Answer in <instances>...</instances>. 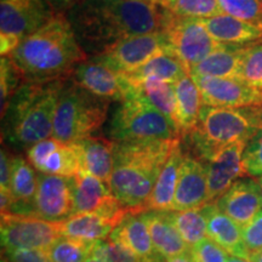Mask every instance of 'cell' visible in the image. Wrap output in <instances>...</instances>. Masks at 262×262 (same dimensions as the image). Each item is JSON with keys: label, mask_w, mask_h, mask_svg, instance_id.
Returning a JSON list of instances; mask_svg holds the SVG:
<instances>
[{"label": "cell", "mask_w": 262, "mask_h": 262, "mask_svg": "<svg viewBox=\"0 0 262 262\" xmlns=\"http://www.w3.org/2000/svg\"><path fill=\"white\" fill-rule=\"evenodd\" d=\"M84 262H98V261H97L96 258H95V257L91 256V255H89V256L86 257V260H85Z\"/></svg>", "instance_id": "c3c4849f"}, {"label": "cell", "mask_w": 262, "mask_h": 262, "mask_svg": "<svg viewBox=\"0 0 262 262\" xmlns=\"http://www.w3.org/2000/svg\"><path fill=\"white\" fill-rule=\"evenodd\" d=\"M26 156L33 168L47 175L73 178L81 170L80 158L74 145L63 143L54 137L35 143Z\"/></svg>", "instance_id": "2e32d148"}, {"label": "cell", "mask_w": 262, "mask_h": 262, "mask_svg": "<svg viewBox=\"0 0 262 262\" xmlns=\"http://www.w3.org/2000/svg\"><path fill=\"white\" fill-rule=\"evenodd\" d=\"M38 187V173L22 156H12L10 191L14 198L10 214L32 216V204Z\"/></svg>", "instance_id": "d4e9b609"}, {"label": "cell", "mask_w": 262, "mask_h": 262, "mask_svg": "<svg viewBox=\"0 0 262 262\" xmlns=\"http://www.w3.org/2000/svg\"><path fill=\"white\" fill-rule=\"evenodd\" d=\"M24 77L19 73L14 62L9 56L0 60V106L4 112L10 100L14 96L18 88L24 84Z\"/></svg>", "instance_id": "8d00e7d4"}, {"label": "cell", "mask_w": 262, "mask_h": 262, "mask_svg": "<svg viewBox=\"0 0 262 262\" xmlns=\"http://www.w3.org/2000/svg\"><path fill=\"white\" fill-rule=\"evenodd\" d=\"M158 5L181 17L203 19L224 14L217 0H158Z\"/></svg>", "instance_id": "d6a6232c"}, {"label": "cell", "mask_w": 262, "mask_h": 262, "mask_svg": "<svg viewBox=\"0 0 262 262\" xmlns=\"http://www.w3.org/2000/svg\"><path fill=\"white\" fill-rule=\"evenodd\" d=\"M145 2H148V3H153V4H158V0H145Z\"/></svg>", "instance_id": "f907efd6"}, {"label": "cell", "mask_w": 262, "mask_h": 262, "mask_svg": "<svg viewBox=\"0 0 262 262\" xmlns=\"http://www.w3.org/2000/svg\"><path fill=\"white\" fill-rule=\"evenodd\" d=\"M250 260L253 262H262V251L256 255H253V256L250 257Z\"/></svg>", "instance_id": "7dc6e473"}, {"label": "cell", "mask_w": 262, "mask_h": 262, "mask_svg": "<svg viewBox=\"0 0 262 262\" xmlns=\"http://www.w3.org/2000/svg\"><path fill=\"white\" fill-rule=\"evenodd\" d=\"M110 239L129 249L142 262L166 261L153 244L148 227L141 214L129 212L124 220L113 229Z\"/></svg>", "instance_id": "ffe728a7"}, {"label": "cell", "mask_w": 262, "mask_h": 262, "mask_svg": "<svg viewBox=\"0 0 262 262\" xmlns=\"http://www.w3.org/2000/svg\"><path fill=\"white\" fill-rule=\"evenodd\" d=\"M245 146L247 142L234 143L206 163L209 203L217 202L235 181L248 175L243 163Z\"/></svg>", "instance_id": "ac0fdd59"}, {"label": "cell", "mask_w": 262, "mask_h": 262, "mask_svg": "<svg viewBox=\"0 0 262 262\" xmlns=\"http://www.w3.org/2000/svg\"><path fill=\"white\" fill-rule=\"evenodd\" d=\"M58 226L61 235L79 239L86 243L110 238L112 231L117 227L113 221L96 212L74 214L64 221L58 222Z\"/></svg>", "instance_id": "f1b7e54d"}, {"label": "cell", "mask_w": 262, "mask_h": 262, "mask_svg": "<svg viewBox=\"0 0 262 262\" xmlns=\"http://www.w3.org/2000/svg\"><path fill=\"white\" fill-rule=\"evenodd\" d=\"M110 103L68 79L58 98L52 137L70 145L91 137L106 122Z\"/></svg>", "instance_id": "52a82bcc"}, {"label": "cell", "mask_w": 262, "mask_h": 262, "mask_svg": "<svg viewBox=\"0 0 262 262\" xmlns=\"http://www.w3.org/2000/svg\"><path fill=\"white\" fill-rule=\"evenodd\" d=\"M226 262H253L250 258H243V257H238V256H229L228 260Z\"/></svg>", "instance_id": "bcb514c9"}, {"label": "cell", "mask_w": 262, "mask_h": 262, "mask_svg": "<svg viewBox=\"0 0 262 262\" xmlns=\"http://www.w3.org/2000/svg\"><path fill=\"white\" fill-rule=\"evenodd\" d=\"M9 57L25 81L37 83L71 79L75 68L89 58L64 14H55Z\"/></svg>", "instance_id": "7a4b0ae2"}, {"label": "cell", "mask_w": 262, "mask_h": 262, "mask_svg": "<svg viewBox=\"0 0 262 262\" xmlns=\"http://www.w3.org/2000/svg\"><path fill=\"white\" fill-rule=\"evenodd\" d=\"M215 203L235 224L244 227L262 210V194L258 181L254 179H239Z\"/></svg>", "instance_id": "d6986e66"}, {"label": "cell", "mask_w": 262, "mask_h": 262, "mask_svg": "<svg viewBox=\"0 0 262 262\" xmlns=\"http://www.w3.org/2000/svg\"><path fill=\"white\" fill-rule=\"evenodd\" d=\"M183 142L180 140L170 153L169 158L166 159L163 165L157 182L150 193V196L147 203L146 211H171L173 198H175L176 187L180 176L183 158H185L186 150L183 149Z\"/></svg>", "instance_id": "603a6c76"}, {"label": "cell", "mask_w": 262, "mask_h": 262, "mask_svg": "<svg viewBox=\"0 0 262 262\" xmlns=\"http://www.w3.org/2000/svg\"><path fill=\"white\" fill-rule=\"evenodd\" d=\"M47 0H0V55L10 56L21 41L54 16Z\"/></svg>", "instance_id": "9c48e42d"}, {"label": "cell", "mask_w": 262, "mask_h": 262, "mask_svg": "<svg viewBox=\"0 0 262 262\" xmlns=\"http://www.w3.org/2000/svg\"><path fill=\"white\" fill-rule=\"evenodd\" d=\"M2 262H10L8 258H2Z\"/></svg>", "instance_id": "816d5d0a"}, {"label": "cell", "mask_w": 262, "mask_h": 262, "mask_svg": "<svg viewBox=\"0 0 262 262\" xmlns=\"http://www.w3.org/2000/svg\"><path fill=\"white\" fill-rule=\"evenodd\" d=\"M191 255L195 262H226L229 257L225 249L208 237L191 248Z\"/></svg>", "instance_id": "ab89813d"}, {"label": "cell", "mask_w": 262, "mask_h": 262, "mask_svg": "<svg viewBox=\"0 0 262 262\" xmlns=\"http://www.w3.org/2000/svg\"><path fill=\"white\" fill-rule=\"evenodd\" d=\"M5 255L10 262H54L47 250H38V249L5 250Z\"/></svg>", "instance_id": "b9f144b4"}, {"label": "cell", "mask_w": 262, "mask_h": 262, "mask_svg": "<svg viewBox=\"0 0 262 262\" xmlns=\"http://www.w3.org/2000/svg\"><path fill=\"white\" fill-rule=\"evenodd\" d=\"M180 140L146 143H116L114 168L108 187L124 208L145 212L163 165Z\"/></svg>", "instance_id": "277c9868"}, {"label": "cell", "mask_w": 262, "mask_h": 262, "mask_svg": "<svg viewBox=\"0 0 262 262\" xmlns=\"http://www.w3.org/2000/svg\"><path fill=\"white\" fill-rule=\"evenodd\" d=\"M206 220L208 238L214 241L232 256L250 258L242 235V227L219 209L216 203L202 206Z\"/></svg>", "instance_id": "44dd1931"}, {"label": "cell", "mask_w": 262, "mask_h": 262, "mask_svg": "<svg viewBox=\"0 0 262 262\" xmlns=\"http://www.w3.org/2000/svg\"><path fill=\"white\" fill-rule=\"evenodd\" d=\"M170 216L189 249L208 237L206 220L202 208L183 211H170Z\"/></svg>", "instance_id": "1f68e13d"}, {"label": "cell", "mask_w": 262, "mask_h": 262, "mask_svg": "<svg viewBox=\"0 0 262 262\" xmlns=\"http://www.w3.org/2000/svg\"><path fill=\"white\" fill-rule=\"evenodd\" d=\"M131 88H134L141 96L145 97L152 106H155L176 125V96L173 84L158 79H147Z\"/></svg>", "instance_id": "4dcf8cb0"}, {"label": "cell", "mask_w": 262, "mask_h": 262, "mask_svg": "<svg viewBox=\"0 0 262 262\" xmlns=\"http://www.w3.org/2000/svg\"><path fill=\"white\" fill-rule=\"evenodd\" d=\"M168 51L166 38L163 31L137 34L125 38L106 52L98 55V61L122 74L137 70L160 52Z\"/></svg>", "instance_id": "8fae6325"}, {"label": "cell", "mask_w": 262, "mask_h": 262, "mask_svg": "<svg viewBox=\"0 0 262 262\" xmlns=\"http://www.w3.org/2000/svg\"><path fill=\"white\" fill-rule=\"evenodd\" d=\"M241 80L262 93V41L245 48L241 67Z\"/></svg>", "instance_id": "e575fe53"}, {"label": "cell", "mask_w": 262, "mask_h": 262, "mask_svg": "<svg viewBox=\"0 0 262 262\" xmlns=\"http://www.w3.org/2000/svg\"><path fill=\"white\" fill-rule=\"evenodd\" d=\"M257 181H258V185H260V188H261V194H262V176H261L260 179L257 180Z\"/></svg>", "instance_id": "681fc988"}, {"label": "cell", "mask_w": 262, "mask_h": 262, "mask_svg": "<svg viewBox=\"0 0 262 262\" xmlns=\"http://www.w3.org/2000/svg\"><path fill=\"white\" fill-rule=\"evenodd\" d=\"M141 215L148 227L153 244L165 260L191 251L173 225L170 211L148 210L141 212Z\"/></svg>", "instance_id": "7402d4cb"}, {"label": "cell", "mask_w": 262, "mask_h": 262, "mask_svg": "<svg viewBox=\"0 0 262 262\" xmlns=\"http://www.w3.org/2000/svg\"><path fill=\"white\" fill-rule=\"evenodd\" d=\"M162 31L165 34L168 52L185 64L189 74L199 62L224 45L211 37L202 19L181 17L164 9Z\"/></svg>", "instance_id": "ba28073f"}, {"label": "cell", "mask_w": 262, "mask_h": 262, "mask_svg": "<svg viewBox=\"0 0 262 262\" xmlns=\"http://www.w3.org/2000/svg\"><path fill=\"white\" fill-rule=\"evenodd\" d=\"M73 215L96 212L117 226L130 212L113 195L106 182L84 170L73 176Z\"/></svg>", "instance_id": "7c38bea8"}, {"label": "cell", "mask_w": 262, "mask_h": 262, "mask_svg": "<svg viewBox=\"0 0 262 262\" xmlns=\"http://www.w3.org/2000/svg\"><path fill=\"white\" fill-rule=\"evenodd\" d=\"M67 80L24 81L2 112L3 143L27 152L35 143L52 137L58 98Z\"/></svg>", "instance_id": "3957f363"}, {"label": "cell", "mask_w": 262, "mask_h": 262, "mask_svg": "<svg viewBox=\"0 0 262 262\" xmlns=\"http://www.w3.org/2000/svg\"><path fill=\"white\" fill-rule=\"evenodd\" d=\"M209 203L206 163L186 150L171 211L199 209Z\"/></svg>", "instance_id": "e0dca14e"}, {"label": "cell", "mask_w": 262, "mask_h": 262, "mask_svg": "<svg viewBox=\"0 0 262 262\" xmlns=\"http://www.w3.org/2000/svg\"><path fill=\"white\" fill-rule=\"evenodd\" d=\"M189 72L185 64L170 52H160L147 61L137 70L124 74L129 84L136 85L147 79H158L166 83L175 84L176 81L188 75Z\"/></svg>", "instance_id": "f546056e"}, {"label": "cell", "mask_w": 262, "mask_h": 262, "mask_svg": "<svg viewBox=\"0 0 262 262\" xmlns=\"http://www.w3.org/2000/svg\"><path fill=\"white\" fill-rule=\"evenodd\" d=\"M247 47L248 45H222L220 49L211 52L208 57L199 62L191 71V75L241 79L242 61Z\"/></svg>", "instance_id": "83f0119b"}, {"label": "cell", "mask_w": 262, "mask_h": 262, "mask_svg": "<svg viewBox=\"0 0 262 262\" xmlns=\"http://www.w3.org/2000/svg\"><path fill=\"white\" fill-rule=\"evenodd\" d=\"M0 235L4 250H48L61 237V233L58 222H50L34 216L3 214Z\"/></svg>", "instance_id": "30bf717a"}, {"label": "cell", "mask_w": 262, "mask_h": 262, "mask_svg": "<svg viewBox=\"0 0 262 262\" xmlns=\"http://www.w3.org/2000/svg\"><path fill=\"white\" fill-rule=\"evenodd\" d=\"M107 135L116 143H146L182 139L178 126L134 88L114 110L108 124Z\"/></svg>", "instance_id": "8992f818"}, {"label": "cell", "mask_w": 262, "mask_h": 262, "mask_svg": "<svg viewBox=\"0 0 262 262\" xmlns=\"http://www.w3.org/2000/svg\"><path fill=\"white\" fill-rule=\"evenodd\" d=\"M242 235L250 257L262 251V210L247 226L242 227Z\"/></svg>", "instance_id": "60d3db41"}, {"label": "cell", "mask_w": 262, "mask_h": 262, "mask_svg": "<svg viewBox=\"0 0 262 262\" xmlns=\"http://www.w3.org/2000/svg\"><path fill=\"white\" fill-rule=\"evenodd\" d=\"M224 14L262 29V0H217Z\"/></svg>", "instance_id": "d590c367"}, {"label": "cell", "mask_w": 262, "mask_h": 262, "mask_svg": "<svg viewBox=\"0 0 262 262\" xmlns=\"http://www.w3.org/2000/svg\"><path fill=\"white\" fill-rule=\"evenodd\" d=\"M243 163L248 175L254 178L262 176V129L251 137L245 146Z\"/></svg>", "instance_id": "f35d334b"}, {"label": "cell", "mask_w": 262, "mask_h": 262, "mask_svg": "<svg viewBox=\"0 0 262 262\" xmlns=\"http://www.w3.org/2000/svg\"><path fill=\"white\" fill-rule=\"evenodd\" d=\"M176 96V126L182 139L188 135L198 124L202 110L204 107L202 93L191 74L173 84Z\"/></svg>", "instance_id": "4316f807"}, {"label": "cell", "mask_w": 262, "mask_h": 262, "mask_svg": "<svg viewBox=\"0 0 262 262\" xmlns=\"http://www.w3.org/2000/svg\"><path fill=\"white\" fill-rule=\"evenodd\" d=\"M72 145L78 150L81 170L108 183L114 168L116 142L101 136H91Z\"/></svg>", "instance_id": "cb8c5ba5"}, {"label": "cell", "mask_w": 262, "mask_h": 262, "mask_svg": "<svg viewBox=\"0 0 262 262\" xmlns=\"http://www.w3.org/2000/svg\"><path fill=\"white\" fill-rule=\"evenodd\" d=\"M71 79L84 90L110 102H122L131 90L125 75L112 70L96 57H89L81 62Z\"/></svg>", "instance_id": "5bb4252c"}, {"label": "cell", "mask_w": 262, "mask_h": 262, "mask_svg": "<svg viewBox=\"0 0 262 262\" xmlns=\"http://www.w3.org/2000/svg\"><path fill=\"white\" fill-rule=\"evenodd\" d=\"M11 160L12 156L10 155L9 150L2 148V153H0V191H10Z\"/></svg>", "instance_id": "7bdbcfd3"}, {"label": "cell", "mask_w": 262, "mask_h": 262, "mask_svg": "<svg viewBox=\"0 0 262 262\" xmlns=\"http://www.w3.org/2000/svg\"><path fill=\"white\" fill-rule=\"evenodd\" d=\"M56 14H67L72 8L79 4L81 0H47Z\"/></svg>", "instance_id": "ee69618b"}, {"label": "cell", "mask_w": 262, "mask_h": 262, "mask_svg": "<svg viewBox=\"0 0 262 262\" xmlns=\"http://www.w3.org/2000/svg\"><path fill=\"white\" fill-rule=\"evenodd\" d=\"M73 178L39 172L32 216L50 222H61L73 215Z\"/></svg>", "instance_id": "4fadbf2b"}, {"label": "cell", "mask_w": 262, "mask_h": 262, "mask_svg": "<svg viewBox=\"0 0 262 262\" xmlns=\"http://www.w3.org/2000/svg\"><path fill=\"white\" fill-rule=\"evenodd\" d=\"M202 93L203 103L209 107L242 108L262 106V93L241 79L193 77Z\"/></svg>", "instance_id": "9a60e30c"}, {"label": "cell", "mask_w": 262, "mask_h": 262, "mask_svg": "<svg viewBox=\"0 0 262 262\" xmlns=\"http://www.w3.org/2000/svg\"><path fill=\"white\" fill-rule=\"evenodd\" d=\"M91 244L61 235L47 251L54 262H84L90 255Z\"/></svg>", "instance_id": "836d02e7"}, {"label": "cell", "mask_w": 262, "mask_h": 262, "mask_svg": "<svg viewBox=\"0 0 262 262\" xmlns=\"http://www.w3.org/2000/svg\"><path fill=\"white\" fill-rule=\"evenodd\" d=\"M90 255L98 262H142L129 249L112 239H103L91 244Z\"/></svg>", "instance_id": "74e56055"}, {"label": "cell", "mask_w": 262, "mask_h": 262, "mask_svg": "<svg viewBox=\"0 0 262 262\" xmlns=\"http://www.w3.org/2000/svg\"><path fill=\"white\" fill-rule=\"evenodd\" d=\"M66 16L89 57L125 38L163 28V9L145 0H81Z\"/></svg>", "instance_id": "6da1fadb"}, {"label": "cell", "mask_w": 262, "mask_h": 262, "mask_svg": "<svg viewBox=\"0 0 262 262\" xmlns=\"http://www.w3.org/2000/svg\"><path fill=\"white\" fill-rule=\"evenodd\" d=\"M262 129V106L222 108L204 106L198 124L183 137L192 153L209 163L227 147L248 142Z\"/></svg>", "instance_id": "5b68a950"}, {"label": "cell", "mask_w": 262, "mask_h": 262, "mask_svg": "<svg viewBox=\"0 0 262 262\" xmlns=\"http://www.w3.org/2000/svg\"><path fill=\"white\" fill-rule=\"evenodd\" d=\"M202 21L211 37L220 44L245 47L262 41L261 28L229 15H216Z\"/></svg>", "instance_id": "484cf974"}, {"label": "cell", "mask_w": 262, "mask_h": 262, "mask_svg": "<svg viewBox=\"0 0 262 262\" xmlns=\"http://www.w3.org/2000/svg\"><path fill=\"white\" fill-rule=\"evenodd\" d=\"M165 262H195V261L193 260V257H192V255H191V251H189L188 254L180 255V256L169 258V260H166Z\"/></svg>", "instance_id": "f6af8a7d"}]
</instances>
